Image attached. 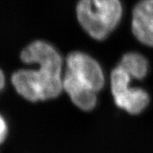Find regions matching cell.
Instances as JSON below:
<instances>
[{
    "mask_svg": "<svg viewBox=\"0 0 153 153\" xmlns=\"http://www.w3.org/2000/svg\"><path fill=\"white\" fill-rule=\"evenodd\" d=\"M8 133L7 124L3 117L0 115V145L6 140Z\"/></svg>",
    "mask_w": 153,
    "mask_h": 153,
    "instance_id": "obj_8",
    "label": "cell"
},
{
    "mask_svg": "<svg viewBox=\"0 0 153 153\" xmlns=\"http://www.w3.org/2000/svg\"><path fill=\"white\" fill-rule=\"evenodd\" d=\"M6 85V78H5V75L2 72V71L0 69V91H2V89L5 88Z\"/></svg>",
    "mask_w": 153,
    "mask_h": 153,
    "instance_id": "obj_9",
    "label": "cell"
},
{
    "mask_svg": "<svg viewBox=\"0 0 153 153\" xmlns=\"http://www.w3.org/2000/svg\"><path fill=\"white\" fill-rule=\"evenodd\" d=\"M67 69L96 92L103 88L105 76L98 61L83 52L74 51L66 58Z\"/></svg>",
    "mask_w": 153,
    "mask_h": 153,
    "instance_id": "obj_4",
    "label": "cell"
},
{
    "mask_svg": "<svg viewBox=\"0 0 153 153\" xmlns=\"http://www.w3.org/2000/svg\"><path fill=\"white\" fill-rule=\"evenodd\" d=\"M27 64H37L38 70L21 69L13 74L11 81L20 96L37 102L57 98L63 91V61L53 45L42 40L34 41L20 53Z\"/></svg>",
    "mask_w": 153,
    "mask_h": 153,
    "instance_id": "obj_1",
    "label": "cell"
},
{
    "mask_svg": "<svg viewBox=\"0 0 153 153\" xmlns=\"http://www.w3.org/2000/svg\"><path fill=\"white\" fill-rule=\"evenodd\" d=\"M131 30L141 44L153 47V0H141L135 5Z\"/></svg>",
    "mask_w": 153,
    "mask_h": 153,
    "instance_id": "obj_5",
    "label": "cell"
},
{
    "mask_svg": "<svg viewBox=\"0 0 153 153\" xmlns=\"http://www.w3.org/2000/svg\"><path fill=\"white\" fill-rule=\"evenodd\" d=\"M76 15L89 36L102 41L118 26L123 15V6L120 0H79Z\"/></svg>",
    "mask_w": 153,
    "mask_h": 153,
    "instance_id": "obj_2",
    "label": "cell"
},
{
    "mask_svg": "<svg viewBox=\"0 0 153 153\" xmlns=\"http://www.w3.org/2000/svg\"><path fill=\"white\" fill-rule=\"evenodd\" d=\"M62 88L72 102L81 110L88 112L96 106L98 100L96 91L67 69L62 76Z\"/></svg>",
    "mask_w": 153,
    "mask_h": 153,
    "instance_id": "obj_6",
    "label": "cell"
},
{
    "mask_svg": "<svg viewBox=\"0 0 153 153\" xmlns=\"http://www.w3.org/2000/svg\"><path fill=\"white\" fill-rule=\"evenodd\" d=\"M120 66L130 75L131 78L142 80L149 72L147 59L140 53L131 52L123 56L120 62Z\"/></svg>",
    "mask_w": 153,
    "mask_h": 153,
    "instance_id": "obj_7",
    "label": "cell"
},
{
    "mask_svg": "<svg viewBox=\"0 0 153 153\" xmlns=\"http://www.w3.org/2000/svg\"><path fill=\"white\" fill-rule=\"evenodd\" d=\"M131 77L120 66L110 75L111 91L117 106L131 115L142 113L150 102L149 93L140 88L129 87Z\"/></svg>",
    "mask_w": 153,
    "mask_h": 153,
    "instance_id": "obj_3",
    "label": "cell"
}]
</instances>
